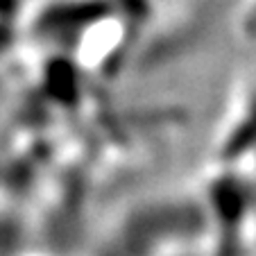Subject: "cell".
I'll return each mask as SVG.
<instances>
[{
    "instance_id": "obj_1",
    "label": "cell",
    "mask_w": 256,
    "mask_h": 256,
    "mask_svg": "<svg viewBox=\"0 0 256 256\" xmlns=\"http://www.w3.org/2000/svg\"><path fill=\"white\" fill-rule=\"evenodd\" d=\"M16 7H18V0H0V14H2V18L10 16Z\"/></svg>"
}]
</instances>
